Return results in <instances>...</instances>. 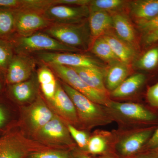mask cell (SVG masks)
<instances>
[{"label":"cell","mask_w":158,"mask_h":158,"mask_svg":"<svg viewBox=\"0 0 158 158\" xmlns=\"http://www.w3.org/2000/svg\"><path fill=\"white\" fill-rule=\"evenodd\" d=\"M105 108L121 129L144 127L142 126L153 123L158 118L156 114L138 103L111 99Z\"/></svg>","instance_id":"obj_1"},{"label":"cell","mask_w":158,"mask_h":158,"mask_svg":"<svg viewBox=\"0 0 158 158\" xmlns=\"http://www.w3.org/2000/svg\"><path fill=\"white\" fill-rule=\"evenodd\" d=\"M62 87L73 102L79 123L88 130L113 122L105 106L94 102L65 83Z\"/></svg>","instance_id":"obj_2"},{"label":"cell","mask_w":158,"mask_h":158,"mask_svg":"<svg viewBox=\"0 0 158 158\" xmlns=\"http://www.w3.org/2000/svg\"><path fill=\"white\" fill-rule=\"evenodd\" d=\"M43 31L63 44L81 52L88 50L91 46L92 36L88 21L77 23H52Z\"/></svg>","instance_id":"obj_3"},{"label":"cell","mask_w":158,"mask_h":158,"mask_svg":"<svg viewBox=\"0 0 158 158\" xmlns=\"http://www.w3.org/2000/svg\"><path fill=\"white\" fill-rule=\"evenodd\" d=\"M156 127L121 129L113 131V152L122 158H129L143 150Z\"/></svg>","instance_id":"obj_4"},{"label":"cell","mask_w":158,"mask_h":158,"mask_svg":"<svg viewBox=\"0 0 158 158\" xmlns=\"http://www.w3.org/2000/svg\"><path fill=\"white\" fill-rule=\"evenodd\" d=\"M16 48L20 54L35 52H78L79 50L63 44L48 34L37 32L27 37H20L16 40Z\"/></svg>","instance_id":"obj_5"},{"label":"cell","mask_w":158,"mask_h":158,"mask_svg":"<svg viewBox=\"0 0 158 158\" xmlns=\"http://www.w3.org/2000/svg\"><path fill=\"white\" fill-rule=\"evenodd\" d=\"M47 65H48L52 69L64 83L87 97L92 102L106 106L111 100L109 94L101 92L89 87L73 69L56 64Z\"/></svg>","instance_id":"obj_6"},{"label":"cell","mask_w":158,"mask_h":158,"mask_svg":"<svg viewBox=\"0 0 158 158\" xmlns=\"http://www.w3.org/2000/svg\"><path fill=\"white\" fill-rule=\"evenodd\" d=\"M37 58L46 65L56 64L72 67H87L104 69L101 62L93 57L75 52H40Z\"/></svg>","instance_id":"obj_7"},{"label":"cell","mask_w":158,"mask_h":158,"mask_svg":"<svg viewBox=\"0 0 158 158\" xmlns=\"http://www.w3.org/2000/svg\"><path fill=\"white\" fill-rule=\"evenodd\" d=\"M43 14L52 24L77 23L88 19L90 10L88 6L57 5L50 6Z\"/></svg>","instance_id":"obj_8"},{"label":"cell","mask_w":158,"mask_h":158,"mask_svg":"<svg viewBox=\"0 0 158 158\" xmlns=\"http://www.w3.org/2000/svg\"><path fill=\"white\" fill-rule=\"evenodd\" d=\"M52 24L43 12L33 10L15 11V28L20 37L31 36Z\"/></svg>","instance_id":"obj_9"},{"label":"cell","mask_w":158,"mask_h":158,"mask_svg":"<svg viewBox=\"0 0 158 158\" xmlns=\"http://www.w3.org/2000/svg\"><path fill=\"white\" fill-rule=\"evenodd\" d=\"M35 62L25 54L13 57L8 66L7 80L10 84H18L27 81L35 68Z\"/></svg>","instance_id":"obj_10"},{"label":"cell","mask_w":158,"mask_h":158,"mask_svg":"<svg viewBox=\"0 0 158 158\" xmlns=\"http://www.w3.org/2000/svg\"><path fill=\"white\" fill-rule=\"evenodd\" d=\"M50 102L54 108L68 123L74 126L80 124L73 102L59 82L57 81L55 95Z\"/></svg>","instance_id":"obj_11"},{"label":"cell","mask_w":158,"mask_h":158,"mask_svg":"<svg viewBox=\"0 0 158 158\" xmlns=\"http://www.w3.org/2000/svg\"><path fill=\"white\" fill-rule=\"evenodd\" d=\"M38 132L42 138L49 141L70 146L73 144L66 125L55 115Z\"/></svg>","instance_id":"obj_12"},{"label":"cell","mask_w":158,"mask_h":158,"mask_svg":"<svg viewBox=\"0 0 158 158\" xmlns=\"http://www.w3.org/2000/svg\"><path fill=\"white\" fill-rule=\"evenodd\" d=\"M114 143L113 131L96 130L90 136L86 153L101 156L113 152Z\"/></svg>","instance_id":"obj_13"},{"label":"cell","mask_w":158,"mask_h":158,"mask_svg":"<svg viewBox=\"0 0 158 158\" xmlns=\"http://www.w3.org/2000/svg\"><path fill=\"white\" fill-rule=\"evenodd\" d=\"M110 44L113 53L120 62L130 65L136 57V49L109 31L102 36Z\"/></svg>","instance_id":"obj_14"},{"label":"cell","mask_w":158,"mask_h":158,"mask_svg":"<svg viewBox=\"0 0 158 158\" xmlns=\"http://www.w3.org/2000/svg\"><path fill=\"white\" fill-rule=\"evenodd\" d=\"M129 65L117 61L110 63L107 69H105V85L108 93L115 90L129 77Z\"/></svg>","instance_id":"obj_15"},{"label":"cell","mask_w":158,"mask_h":158,"mask_svg":"<svg viewBox=\"0 0 158 158\" xmlns=\"http://www.w3.org/2000/svg\"><path fill=\"white\" fill-rule=\"evenodd\" d=\"M130 12L137 23L152 19L158 15V0H136L130 2Z\"/></svg>","instance_id":"obj_16"},{"label":"cell","mask_w":158,"mask_h":158,"mask_svg":"<svg viewBox=\"0 0 158 158\" xmlns=\"http://www.w3.org/2000/svg\"><path fill=\"white\" fill-rule=\"evenodd\" d=\"M146 77L142 73H136L128 77L115 90L109 94L111 99L127 98L137 93L144 85Z\"/></svg>","instance_id":"obj_17"},{"label":"cell","mask_w":158,"mask_h":158,"mask_svg":"<svg viewBox=\"0 0 158 158\" xmlns=\"http://www.w3.org/2000/svg\"><path fill=\"white\" fill-rule=\"evenodd\" d=\"M88 22L90 34L95 39L102 37L113 28L112 15L105 11L90 12Z\"/></svg>","instance_id":"obj_18"},{"label":"cell","mask_w":158,"mask_h":158,"mask_svg":"<svg viewBox=\"0 0 158 158\" xmlns=\"http://www.w3.org/2000/svg\"><path fill=\"white\" fill-rule=\"evenodd\" d=\"M113 27L117 37L135 48L136 34L129 19L122 13H114L112 15Z\"/></svg>","instance_id":"obj_19"},{"label":"cell","mask_w":158,"mask_h":158,"mask_svg":"<svg viewBox=\"0 0 158 158\" xmlns=\"http://www.w3.org/2000/svg\"><path fill=\"white\" fill-rule=\"evenodd\" d=\"M54 116L44 102L38 99L31 107L29 112V122L33 129L39 131L50 121Z\"/></svg>","instance_id":"obj_20"},{"label":"cell","mask_w":158,"mask_h":158,"mask_svg":"<svg viewBox=\"0 0 158 158\" xmlns=\"http://www.w3.org/2000/svg\"><path fill=\"white\" fill-rule=\"evenodd\" d=\"M72 68L90 88L109 94L105 85V69L87 67Z\"/></svg>","instance_id":"obj_21"},{"label":"cell","mask_w":158,"mask_h":158,"mask_svg":"<svg viewBox=\"0 0 158 158\" xmlns=\"http://www.w3.org/2000/svg\"><path fill=\"white\" fill-rule=\"evenodd\" d=\"M25 154L22 143L14 136L0 140V158H23Z\"/></svg>","instance_id":"obj_22"},{"label":"cell","mask_w":158,"mask_h":158,"mask_svg":"<svg viewBox=\"0 0 158 158\" xmlns=\"http://www.w3.org/2000/svg\"><path fill=\"white\" fill-rule=\"evenodd\" d=\"M37 77L43 93L50 101L53 98L56 89L57 81L54 74L50 68L44 65L38 70Z\"/></svg>","instance_id":"obj_23"},{"label":"cell","mask_w":158,"mask_h":158,"mask_svg":"<svg viewBox=\"0 0 158 158\" xmlns=\"http://www.w3.org/2000/svg\"><path fill=\"white\" fill-rule=\"evenodd\" d=\"M35 83L31 80L13 85L11 90L15 98L21 102L31 101L37 93Z\"/></svg>","instance_id":"obj_24"},{"label":"cell","mask_w":158,"mask_h":158,"mask_svg":"<svg viewBox=\"0 0 158 158\" xmlns=\"http://www.w3.org/2000/svg\"><path fill=\"white\" fill-rule=\"evenodd\" d=\"M90 48L93 53L104 61L110 63L119 61L110 44L103 37L96 38L91 44Z\"/></svg>","instance_id":"obj_25"},{"label":"cell","mask_w":158,"mask_h":158,"mask_svg":"<svg viewBox=\"0 0 158 158\" xmlns=\"http://www.w3.org/2000/svg\"><path fill=\"white\" fill-rule=\"evenodd\" d=\"M126 2L123 0H91L88 7L90 12L103 11L110 14L122 9Z\"/></svg>","instance_id":"obj_26"},{"label":"cell","mask_w":158,"mask_h":158,"mask_svg":"<svg viewBox=\"0 0 158 158\" xmlns=\"http://www.w3.org/2000/svg\"><path fill=\"white\" fill-rule=\"evenodd\" d=\"M158 64V48L147 51L140 58L137 66L142 70H151L156 68Z\"/></svg>","instance_id":"obj_27"},{"label":"cell","mask_w":158,"mask_h":158,"mask_svg":"<svg viewBox=\"0 0 158 158\" xmlns=\"http://www.w3.org/2000/svg\"><path fill=\"white\" fill-rule=\"evenodd\" d=\"M14 12L9 10H0V35L9 34L15 28Z\"/></svg>","instance_id":"obj_28"},{"label":"cell","mask_w":158,"mask_h":158,"mask_svg":"<svg viewBox=\"0 0 158 158\" xmlns=\"http://www.w3.org/2000/svg\"><path fill=\"white\" fill-rule=\"evenodd\" d=\"M66 126L71 137L76 142L82 151L86 152L88 141L90 137V135L87 132L79 130L73 125L68 123H67Z\"/></svg>","instance_id":"obj_29"},{"label":"cell","mask_w":158,"mask_h":158,"mask_svg":"<svg viewBox=\"0 0 158 158\" xmlns=\"http://www.w3.org/2000/svg\"><path fill=\"white\" fill-rule=\"evenodd\" d=\"M13 58L12 48L10 44L0 40V67L5 69L8 68Z\"/></svg>","instance_id":"obj_30"},{"label":"cell","mask_w":158,"mask_h":158,"mask_svg":"<svg viewBox=\"0 0 158 158\" xmlns=\"http://www.w3.org/2000/svg\"><path fill=\"white\" fill-rule=\"evenodd\" d=\"M29 0H0V8L13 9L16 11L28 10Z\"/></svg>","instance_id":"obj_31"},{"label":"cell","mask_w":158,"mask_h":158,"mask_svg":"<svg viewBox=\"0 0 158 158\" xmlns=\"http://www.w3.org/2000/svg\"><path fill=\"white\" fill-rule=\"evenodd\" d=\"M146 98L152 107L158 108V82L148 88L146 93Z\"/></svg>","instance_id":"obj_32"},{"label":"cell","mask_w":158,"mask_h":158,"mask_svg":"<svg viewBox=\"0 0 158 158\" xmlns=\"http://www.w3.org/2000/svg\"><path fill=\"white\" fill-rule=\"evenodd\" d=\"M31 158H69L65 153L59 152L48 151L32 154Z\"/></svg>","instance_id":"obj_33"},{"label":"cell","mask_w":158,"mask_h":158,"mask_svg":"<svg viewBox=\"0 0 158 158\" xmlns=\"http://www.w3.org/2000/svg\"><path fill=\"white\" fill-rule=\"evenodd\" d=\"M139 29L144 33L158 27V15L152 19L137 23Z\"/></svg>","instance_id":"obj_34"},{"label":"cell","mask_w":158,"mask_h":158,"mask_svg":"<svg viewBox=\"0 0 158 158\" xmlns=\"http://www.w3.org/2000/svg\"><path fill=\"white\" fill-rule=\"evenodd\" d=\"M91 0H54V5L69 6H86L89 5Z\"/></svg>","instance_id":"obj_35"},{"label":"cell","mask_w":158,"mask_h":158,"mask_svg":"<svg viewBox=\"0 0 158 158\" xmlns=\"http://www.w3.org/2000/svg\"><path fill=\"white\" fill-rule=\"evenodd\" d=\"M144 34L143 42L145 45H151L158 41V27Z\"/></svg>","instance_id":"obj_36"},{"label":"cell","mask_w":158,"mask_h":158,"mask_svg":"<svg viewBox=\"0 0 158 158\" xmlns=\"http://www.w3.org/2000/svg\"><path fill=\"white\" fill-rule=\"evenodd\" d=\"M158 148V126L156 128L143 150H154Z\"/></svg>","instance_id":"obj_37"},{"label":"cell","mask_w":158,"mask_h":158,"mask_svg":"<svg viewBox=\"0 0 158 158\" xmlns=\"http://www.w3.org/2000/svg\"><path fill=\"white\" fill-rule=\"evenodd\" d=\"M129 158H158V152L156 150H144Z\"/></svg>","instance_id":"obj_38"},{"label":"cell","mask_w":158,"mask_h":158,"mask_svg":"<svg viewBox=\"0 0 158 158\" xmlns=\"http://www.w3.org/2000/svg\"><path fill=\"white\" fill-rule=\"evenodd\" d=\"M6 114L5 110L2 107L0 106V128L2 127L6 123Z\"/></svg>","instance_id":"obj_39"},{"label":"cell","mask_w":158,"mask_h":158,"mask_svg":"<svg viewBox=\"0 0 158 158\" xmlns=\"http://www.w3.org/2000/svg\"><path fill=\"white\" fill-rule=\"evenodd\" d=\"M73 158H94L88 155L87 153L82 152H76L74 155Z\"/></svg>","instance_id":"obj_40"},{"label":"cell","mask_w":158,"mask_h":158,"mask_svg":"<svg viewBox=\"0 0 158 158\" xmlns=\"http://www.w3.org/2000/svg\"><path fill=\"white\" fill-rule=\"evenodd\" d=\"M98 158H122L118 156L114 152L110 153L104 155L98 156Z\"/></svg>","instance_id":"obj_41"},{"label":"cell","mask_w":158,"mask_h":158,"mask_svg":"<svg viewBox=\"0 0 158 158\" xmlns=\"http://www.w3.org/2000/svg\"><path fill=\"white\" fill-rule=\"evenodd\" d=\"M1 88H2V85H1V83H0V90H1Z\"/></svg>","instance_id":"obj_42"},{"label":"cell","mask_w":158,"mask_h":158,"mask_svg":"<svg viewBox=\"0 0 158 158\" xmlns=\"http://www.w3.org/2000/svg\"><path fill=\"white\" fill-rule=\"evenodd\" d=\"M156 150V151L158 152V149H156V150Z\"/></svg>","instance_id":"obj_43"}]
</instances>
